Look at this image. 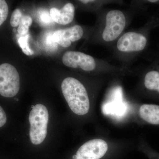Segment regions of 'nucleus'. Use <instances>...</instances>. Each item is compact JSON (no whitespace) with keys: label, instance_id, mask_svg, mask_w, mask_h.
Returning <instances> with one entry per match:
<instances>
[{"label":"nucleus","instance_id":"18","mask_svg":"<svg viewBox=\"0 0 159 159\" xmlns=\"http://www.w3.org/2000/svg\"><path fill=\"white\" fill-rule=\"evenodd\" d=\"M80 2H81L83 3H84V4H87V3H90V2H95V1H89V0H84V1H80Z\"/></svg>","mask_w":159,"mask_h":159},{"label":"nucleus","instance_id":"17","mask_svg":"<svg viewBox=\"0 0 159 159\" xmlns=\"http://www.w3.org/2000/svg\"><path fill=\"white\" fill-rule=\"evenodd\" d=\"M7 122V116L2 107L0 106V128L4 126Z\"/></svg>","mask_w":159,"mask_h":159},{"label":"nucleus","instance_id":"20","mask_svg":"<svg viewBox=\"0 0 159 159\" xmlns=\"http://www.w3.org/2000/svg\"><path fill=\"white\" fill-rule=\"evenodd\" d=\"M149 2H157V1L155 0V1H149Z\"/></svg>","mask_w":159,"mask_h":159},{"label":"nucleus","instance_id":"15","mask_svg":"<svg viewBox=\"0 0 159 159\" xmlns=\"http://www.w3.org/2000/svg\"><path fill=\"white\" fill-rule=\"evenodd\" d=\"M23 15L19 9H16L11 14L10 19V25L11 27L16 28L19 26L20 22Z\"/></svg>","mask_w":159,"mask_h":159},{"label":"nucleus","instance_id":"8","mask_svg":"<svg viewBox=\"0 0 159 159\" xmlns=\"http://www.w3.org/2000/svg\"><path fill=\"white\" fill-rule=\"evenodd\" d=\"M83 35L82 27L76 25L71 28L57 30L53 33L52 37L54 42L66 48L71 45V42L80 39Z\"/></svg>","mask_w":159,"mask_h":159},{"label":"nucleus","instance_id":"7","mask_svg":"<svg viewBox=\"0 0 159 159\" xmlns=\"http://www.w3.org/2000/svg\"><path fill=\"white\" fill-rule=\"evenodd\" d=\"M146 43L147 39L144 35L136 32H129L119 38L117 47L122 52H134L143 50Z\"/></svg>","mask_w":159,"mask_h":159},{"label":"nucleus","instance_id":"13","mask_svg":"<svg viewBox=\"0 0 159 159\" xmlns=\"http://www.w3.org/2000/svg\"><path fill=\"white\" fill-rule=\"evenodd\" d=\"M29 37V34L25 36H21L18 39V43L22 50L23 53L27 55H33L34 54V51L31 50L29 48V43H28V39Z\"/></svg>","mask_w":159,"mask_h":159},{"label":"nucleus","instance_id":"11","mask_svg":"<svg viewBox=\"0 0 159 159\" xmlns=\"http://www.w3.org/2000/svg\"><path fill=\"white\" fill-rule=\"evenodd\" d=\"M144 84L148 89L157 91L159 93V72L156 71L148 72L145 75Z\"/></svg>","mask_w":159,"mask_h":159},{"label":"nucleus","instance_id":"19","mask_svg":"<svg viewBox=\"0 0 159 159\" xmlns=\"http://www.w3.org/2000/svg\"><path fill=\"white\" fill-rule=\"evenodd\" d=\"M72 159H77V155H74L72 157Z\"/></svg>","mask_w":159,"mask_h":159},{"label":"nucleus","instance_id":"12","mask_svg":"<svg viewBox=\"0 0 159 159\" xmlns=\"http://www.w3.org/2000/svg\"><path fill=\"white\" fill-rule=\"evenodd\" d=\"M32 23V19L29 15H23L20 22L17 31L21 36H25L29 34V27Z\"/></svg>","mask_w":159,"mask_h":159},{"label":"nucleus","instance_id":"14","mask_svg":"<svg viewBox=\"0 0 159 159\" xmlns=\"http://www.w3.org/2000/svg\"><path fill=\"white\" fill-rule=\"evenodd\" d=\"M9 14V7L6 1L0 0V26L7 19Z\"/></svg>","mask_w":159,"mask_h":159},{"label":"nucleus","instance_id":"4","mask_svg":"<svg viewBox=\"0 0 159 159\" xmlns=\"http://www.w3.org/2000/svg\"><path fill=\"white\" fill-rule=\"evenodd\" d=\"M126 19L122 11L113 10L109 11L106 16L105 29L102 37L105 41L115 40L119 37L125 29Z\"/></svg>","mask_w":159,"mask_h":159},{"label":"nucleus","instance_id":"2","mask_svg":"<svg viewBox=\"0 0 159 159\" xmlns=\"http://www.w3.org/2000/svg\"><path fill=\"white\" fill-rule=\"evenodd\" d=\"M30 140L34 145L41 144L47 135L48 111L44 105L38 104L31 110L29 116Z\"/></svg>","mask_w":159,"mask_h":159},{"label":"nucleus","instance_id":"1","mask_svg":"<svg viewBox=\"0 0 159 159\" xmlns=\"http://www.w3.org/2000/svg\"><path fill=\"white\" fill-rule=\"evenodd\" d=\"M63 95L71 111L79 116L89 112L90 102L85 88L78 80L67 77L61 84Z\"/></svg>","mask_w":159,"mask_h":159},{"label":"nucleus","instance_id":"16","mask_svg":"<svg viewBox=\"0 0 159 159\" xmlns=\"http://www.w3.org/2000/svg\"><path fill=\"white\" fill-rule=\"evenodd\" d=\"M51 16L47 11H42L40 14V19L42 22L44 24H49L51 21Z\"/></svg>","mask_w":159,"mask_h":159},{"label":"nucleus","instance_id":"9","mask_svg":"<svg viewBox=\"0 0 159 159\" xmlns=\"http://www.w3.org/2000/svg\"><path fill=\"white\" fill-rule=\"evenodd\" d=\"M75 12V7L73 4L68 3L61 9L51 8L50 14L51 19L55 22L61 25H66L73 20Z\"/></svg>","mask_w":159,"mask_h":159},{"label":"nucleus","instance_id":"3","mask_svg":"<svg viewBox=\"0 0 159 159\" xmlns=\"http://www.w3.org/2000/svg\"><path fill=\"white\" fill-rule=\"evenodd\" d=\"M20 88V78L15 67L5 63L0 65V95L6 98L15 97Z\"/></svg>","mask_w":159,"mask_h":159},{"label":"nucleus","instance_id":"6","mask_svg":"<svg viewBox=\"0 0 159 159\" xmlns=\"http://www.w3.org/2000/svg\"><path fill=\"white\" fill-rule=\"evenodd\" d=\"M108 150L107 143L102 139L90 140L77 150V159H100Z\"/></svg>","mask_w":159,"mask_h":159},{"label":"nucleus","instance_id":"10","mask_svg":"<svg viewBox=\"0 0 159 159\" xmlns=\"http://www.w3.org/2000/svg\"><path fill=\"white\" fill-rule=\"evenodd\" d=\"M140 117L152 125H159V105L145 104L139 108Z\"/></svg>","mask_w":159,"mask_h":159},{"label":"nucleus","instance_id":"5","mask_svg":"<svg viewBox=\"0 0 159 159\" xmlns=\"http://www.w3.org/2000/svg\"><path fill=\"white\" fill-rule=\"evenodd\" d=\"M62 62L66 66L80 68L86 71L93 70L96 67L93 57L79 51H67L63 55Z\"/></svg>","mask_w":159,"mask_h":159}]
</instances>
